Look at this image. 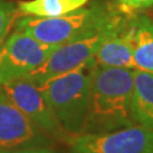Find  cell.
<instances>
[{"label": "cell", "instance_id": "cell-14", "mask_svg": "<svg viewBox=\"0 0 153 153\" xmlns=\"http://www.w3.org/2000/svg\"><path fill=\"white\" fill-rule=\"evenodd\" d=\"M117 9L126 15H133L152 8L153 0H117Z\"/></svg>", "mask_w": 153, "mask_h": 153}, {"label": "cell", "instance_id": "cell-6", "mask_svg": "<svg viewBox=\"0 0 153 153\" xmlns=\"http://www.w3.org/2000/svg\"><path fill=\"white\" fill-rule=\"evenodd\" d=\"M57 47L44 44L15 30L0 48V84L27 77L48 59Z\"/></svg>", "mask_w": 153, "mask_h": 153}, {"label": "cell", "instance_id": "cell-13", "mask_svg": "<svg viewBox=\"0 0 153 153\" xmlns=\"http://www.w3.org/2000/svg\"><path fill=\"white\" fill-rule=\"evenodd\" d=\"M17 6L8 0H0V48L8 38L17 18Z\"/></svg>", "mask_w": 153, "mask_h": 153}, {"label": "cell", "instance_id": "cell-10", "mask_svg": "<svg viewBox=\"0 0 153 153\" xmlns=\"http://www.w3.org/2000/svg\"><path fill=\"white\" fill-rule=\"evenodd\" d=\"M131 44L136 69L153 73V19L134 14L131 19Z\"/></svg>", "mask_w": 153, "mask_h": 153}, {"label": "cell", "instance_id": "cell-2", "mask_svg": "<svg viewBox=\"0 0 153 153\" xmlns=\"http://www.w3.org/2000/svg\"><path fill=\"white\" fill-rule=\"evenodd\" d=\"M95 67L92 58L75 69L38 85L57 120L73 138L82 135L84 131Z\"/></svg>", "mask_w": 153, "mask_h": 153}, {"label": "cell", "instance_id": "cell-15", "mask_svg": "<svg viewBox=\"0 0 153 153\" xmlns=\"http://www.w3.org/2000/svg\"><path fill=\"white\" fill-rule=\"evenodd\" d=\"M0 153H58L53 146H27L9 150H0Z\"/></svg>", "mask_w": 153, "mask_h": 153}, {"label": "cell", "instance_id": "cell-3", "mask_svg": "<svg viewBox=\"0 0 153 153\" xmlns=\"http://www.w3.org/2000/svg\"><path fill=\"white\" fill-rule=\"evenodd\" d=\"M118 11L117 7L95 1L62 16H22L16 18L14 26L44 44L60 45L103 28Z\"/></svg>", "mask_w": 153, "mask_h": 153}, {"label": "cell", "instance_id": "cell-12", "mask_svg": "<svg viewBox=\"0 0 153 153\" xmlns=\"http://www.w3.org/2000/svg\"><path fill=\"white\" fill-rule=\"evenodd\" d=\"M90 0H28L21 1L17 9L23 16L57 17L86 6Z\"/></svg>", "mask_w": 153, "mask_h": 153}, {"label": "cell", "instance_id": "cell-8", "mask_svg": "<svg viewBox=\"0 0 153 153\" xmlns=\"http://www.w3.org/2000/svg\"><path fill=\"white\" fill-rule=\"evenodd\" d=\"M53 144L17 108L0 84V150Z\"/></svg>", "mask_w": 153, "mask_h": 153}, {"label": "cell", "instance_id": "cell-11", "mask_svg": "<svg viewBox=\"0 0 153 153\" xmlns=\"http://www.w3.org/2000/svg\"><path fill=\"white\" fill-rule=\"evenodd\" d=\"M131 109L134 123L153 131V73L134 71Z\"/></svg>", "mask_w": 153, "mask_h": 153}, {"label": "cell", "instance_id": "cell-7", "mask_svg": "<svg viewBox=\"0 0 153 153\" xmlns=\"http://www.w3.org/2000/svg\"><path fill=\"white\" fill-rule=\"evenodd\" d=\"M69 153H153V131L138 125L104 134H82Z\"/></svg>", "mask_w": 153, "mask_h": 153}, {"label": "cell", "instance_id": "cell-4", "mask_svg": "<svg viewBox=\"0 0 153 153\" xmlns=\"http://www.w3.org/2000/svg\"><path fill=\"white\" fill-rule=\"evenodd\" d=\"M125 15L126 14L118 11L111 22L103 28L58 45L51 52L48 59L25 78L31 79L36 85H40L49 78L73 71L78 66L91 60L103 41L109 36V34L114 31V28Z\"/></svg>", "mask_w": 153, "mask_h": 153}, {"label": "cell", "instance_id": "cell-5", "mask_svg": "<svg viewBox=\"0 0 153 153\" xmlns=\"http://www.w3.org/2000/svg\"><path fill=\"white\" fill-rule=\"evenodd\" d=\"M11 101L43 135L53 143L71 144L73 137L62 128L43 98L39 86L28 78L1 84Z\"/></svg>", "mask_w": 153, "mask_h": 153}, {"label": "cell", "instance_id": "cell-1", "mask_svg": "<svg viewBox=\"0 0 153 153\" xmlns=\"http://www.w3.org/2000/svg\"><path fill=\"white\" fill-rule=\"evenodd\" d=\"M134 71L95 67L83 134H104L136 125L131 109Z\"/></svg>", "mask_w": 153, "mask_h": 153}, {"label": "cell", "instance_id": "cell-9", "mask_svg": "<svg viewBox=\"0 0 153 153\" xmlns=\"http://www.w3.org/2000/svg\"><path fill=\"white\" fill-rule=\"evenodd\" d=\"M133 15L123 17L101 44L93 57L97 66L136 69L131 44V19Z\"/></svg>", "mask_w": 153, "mask_h": 153}]
</instances>
